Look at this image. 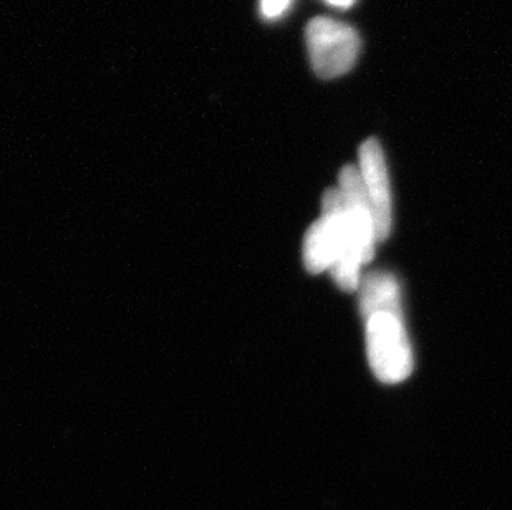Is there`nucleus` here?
Masks as SVG:
<instances>
[{
  "mask_svg": "<svg viewBox=\"0 0 512 510\" xmlns=\"http://www.w3.org/2000/svg\"><path fill=\"white\" fill-rule=\"evenodd\" d=\"M367 355L373 373L387 385H397L411 375L413 352L403 318L390 313L368 318Z\"/></svg>",
  "mask_w": 512,
  "mask_h": 510,
  "instance_id": "1",
  "label": "nucleus"
},
{
  "mask_svg": "<svg viewBox=\"0 0 512 510\" xmlns=\"http://www.w3.org/2000/svg\"><path fill=\"white\" fill-rule=\"evenodd\" d=\"M305 39L314 72L327 80L350 72L362 47L357 30L329 17L310 20Z\"/></svg>",
  "mask_w": 512,
  "mask_h": 510,
  "instance_id": "2",
  "label": "nucleus"
},
{
  "mask_svg": "<svg viewBox=\"0 0 512 510\" xmlns=\"http://www.w3.org/2000/svg\"><path fill=\"white\" fill-rule=\"evenodd\" d=\"M322 222L329 232L334 247L335 262L332 265V277L345 292H355L360 285V257L348 226L342 196L339 189H327L322 198Z\"/></svg>",
  "mask_w": 512,
  "mask_h": 510,
  "instance_id": "3",
  "label": "nucleus"
},
{
  "mask_svg": "<svg viewBox=\"0 0 512 510\" xmlns=\"http://www.w3.org/2000/svg\"><path fill=\"white\" fill-rule=\"evenodd\" d=\"M358 171L372 207L377 242H383L392 232V189L385 154L375 138H370L360 146Z\"/></svg>",
  "mask_w": 512,
  "mask_h": 510,
  "instance_id": "4",
  "label": "nucleus"
},
{
  "mask_svg": "<svg viewBox=\"0 0 512 510\" xmlns=\"http://www.w3.org/2000/svg\"><path fill=\"white\" fill-rule=\"evenodd\" d=\"M339 191L358 257L362 264H368L375 255L377 236H375L372 207L363 186L362 176L358 168L352 164H348L340 171Z\"/></svg>",
  "mask_w": 512,
  "mask_h": 510,
  "instance_id": "5",
  "label": "nucleus"
},
{
  "mask_svg": "<svg viewBox=\"0 0 512 510\" xmlns=\"http://www.w3.org/2000/svg\"><path fill=\"white\" fill-rule=\"evenodd\" d=\"M360 310L365 320L378 313L401 317L400 285L388 272H372L363 280L360 292Z\"/></svg>",
  "mask_w": 512,
  "mask_h": 510,
  "instance_id": "6",
  "label": "nucleus"
},
{
  "mask_svg": "<svg viewBox=\"0 0 512 510\" xmlns=\"http://www.w3.org/2000/svg\"><path fill=\"white\" fill-rule=\"evenodd\" d=\"M304 262L310 274L332 269L335 262L334 247L322 219L309 227L304 239Z\"/></svg>",
  "mask_w": 512,
  "mask_h": 510,
  "instance_id": "7",
  "label": "nucleus"
},
{
  "mask_svg": "<svg viewBox=\"0 0 512 510\" xmlns=\"http://www.w3.org/2000/svg\"><path fill=\"white\" fill-rule=\"evenodd\" d=\"M292 0H261V12L266 19H279L289 9Z\"/></svg>",
  "mask_w": 512,
  "mask_h": 510,
  "instance_id": "8",
  "label": "nucleus"
},
{
  "mask_svg": "<svg viewBox=\"0 0 512 510\" xmlns=\"http://www.w3.org/2000/svg\"><path fill=\"white\" fill-rule=\"evenodd\" d=\"M325 2H329L330 5L339 7V9H348V7H352L355 4V0H325Z\"/></svg>",
  "mask_w": 512,
  "mask_h": 510,
  "instance_id": "9",
  "label": "nucleus"
}]
</instances>
